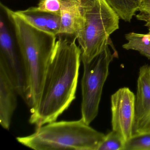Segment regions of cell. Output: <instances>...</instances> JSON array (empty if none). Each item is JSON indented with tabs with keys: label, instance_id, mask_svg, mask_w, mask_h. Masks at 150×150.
I'll return each mask as SVG.
<instances>
[{
	"label": "cell",
	"instance_id": "12",
	"mask_svg": "<svg viewBox=\"0 0 150 150\" xmlns=\"http://www.w3.org/2000/svg\"><path fill=\"white\" fill-rule=\"evenodd\" d=\"M125 38L127 42L122 45L123 49L137 51L150 59V35L130 32Z\"/></svg>",
	"mask_w": 150,
	"mask_h": 150
},
{
	"label": "cell",
	"instance_id": "1",
	"mask_svg": "<svg viewBox=\"0 0 150 150\" xmlns=\"http://www.w3.org/2000/svg\"><path fill=\"white\" fill-rule=\"evenodd\" d=\"M76 38L59 35L36 107L29 122L37 127L55 122L75 99L81 52Z\"/></svg>",
	"mask_w": 150,
	"mask_h": 150
},
{
	"label": "cell",
	"instance_id": "15",
	"mask_svg": "<svg viewBox=\"0 0 150 150\" xmlns=\"http://www.w3.org/2000/svg\"><path fill=\"white\" fill-rule=\"evenodd\" d=\"M125 141L115 131L105 135L98 150H123Z\"/></svg>",
	"mask_w": 150,
	"mask_h": 150
},
{
	"label": "cell",
	"instance_id": "16",
	"mask_svg": "<svg viewBox=\"0 0 150 150\" xmlns=\"http://www.w3.org/2000/svg\"><path fill=\"white\" fill-rule=\"evenodd\" d=\"M33 8L41 13L60 16L59 0H40L37 6Z\"/></svg>",
	"mask_w": 150,
	"mask_h": 150
},
{
	"label": "cell",
	"instance_id": "9",
	"mask_svg": "<svg viewBox=\"0 0 150 150\" xmlns=\"http://www.w3.org/2000/svg\"><path fill=\"white\" fill-rule=\"evenodd\" d=\"M16 88L5 67L0 64V124L8 130L17 106Z\"/></svg>",
	"mask_w": 150,
	"mask_h": 150
},
{
	"label": "cell",
	"instance_id": "8",
	"mask_svg": "<svg viewBox=\"0 0 150 150\" xmlns=\"http://www.w3.org/2000/svg\"><path fill=\"white\" fill-rule=\"evenodd\" d=\"M150 132V65L139 68L135 103L133 135Z\"/></svg>",
	"mask_w": 150,
	"mask_h": 150
},
{
	"label": "cell",
	"instance_id": "17",
	"mask_svg": "<svg viewBox=\"0 0 150 150\" xmlns=\"http://www.w3.org/2000/svg\"><path fill=\"white\" fill-rule=\"evenodd\" d=\"M136 15L139 21L145 23L144 26L148 29V34L150 35V0H141L138 11Z\"/></svg>",
	"mask_w": 150,
	"mask_h": 150
},
{
	"label": "cell",
	"instance_id": "3",
	"mask_svg": "<svg viewBox=\"0 0 150 150\" xmlns=\"http://www.w3.org/2000/svg\"><path fill=\"white\" fill-rule=\"evenodd\" d=\"M105 134L83 119L52 122L37 127L29 136L16 138L22 144L36 150H98Z\"/></svg>",
	"mask_w": 150,
	"mask_h": 150
},
{
	"label": "cell",
	"instance_id": "5",
	"mask_svg": "<svg viewBox=\"0 0 150 150\" xmlns=\"http://www.w3.org/2000/svg\"><path fill=\"white\" fill-rule=\"evenodd\" d=\"M118 54L111 39L106 49L89 62H82L83 74L81 80V118L89 125L96 117L103 88L109 74V68Z\"/></svg>",
	"mask_w": 150,
	"mask_h": 150
},
{
	"label": "cell",
	"instance_id": "18",
	"mask_svg": "<svg viewBox=\"0 0 150 150\" xmlns=\"http://www.w3.org/2000/svg\"><path fill=\"white\" fill-rule=\"evenodd\" d=\"M61 27V17L57 15L47 14L46 24V31L48 33L58 35Z\"/></svg>",
	"mask_w": 150,
	"mask_h": 150
},
{
	"label": "cell",
	"instance_id": "6",
	"mask_svg": "<svg viewBox=\"0 0 150 150\" xmlns=\"http://www.w3.org/2000/svg\"><path fill=\"white\" fill-rule=\"evenodd\" d=\"M0 64L6 68L18 94L23 100L26 96L25 71L21 54L5 20H0Z\"/></svg>",
	"mask_w": 150,
	"mask_h": 150
},
{
	"label": "cell",
	"instance_id": "2",
	"mask_svg": "<svg viewBox=\"0 0 150 150\" xmlns=\"http://www.w3.org/2000/svg\"><path fill=\"white\" fill-rule=\"evenodd\" d=\"M13 29L16 42L25 71L24 101L33 110L38 105L48 65L57 41V36L27 23L3 4H1Z\"/></svg>",
	"mask_w": 150,
	"mask_h": 150
},
{
	"label": "cell",
	"instance_id": "14",
	"mask_svg": "<svg viewBox=\"0 0 150 150\" xmlns=\"http://www.w3.org/2000/svg\"><path fill=\"white\" fill-rule=\"evenodd\" d=\"M123 150H150V132L132 135L125 141Z\"/></svg>",
	"mask_w": 150,
	"mask_h": 150
},
{
	"label": "cell",
	"instance_id": "4",
	"mask_svg": "<svg viewBox=\"0 0 150 150\" xmlns=\"http://www.w3.org/2000/svg\"><path fill=\"white\" fill-rule=\"evenodd\" d=\"M81 19L76 36L82 62H89L104 50L110 36L119 28L120 17L106 0H79Z\"/></svg>",
	"mask_w": 150,
	"mask_h": 150
},
{
	"label": "cell",
	"instance_id": "11",
	"mask_svg": "<svg viewBox=\"0 0 150 150\" xmlns=\"http://www.w3.org/2000/svg\"><path fill=\"white\" fill-rule=\"evenodd\" d=\"M120 19L130 22L138 11L141 0H106Z\"/></svg>",
	"mask_w": 150,
	"mask_h": 150
},
{
	"label": "cell",
	"instance_id": "10",
	"mask_svg": "<svg viewBox=\"0 0 150 150\" xmlns=\"http://www.w3.org/2000/svg\"><path fill=\"white\" fill-rule=\"evenodd\" d=\"M59 1L61 27L58 35L76 38L81 19L79 0H59Z\"/></svg>",
	"mask_w": 150,
	"mask_h": 150
},
{
	"label": "cell",
	"instance_id": "7",
	"mask_svg": "<svg viewBox=\"0 0 150 150\" xmlns=\"http://www.w3.org/2000/svg\"><path fill=\"white\" fill-rule=\"evenodd\" d=\"M136 96L128 87L119 88L111 96L112 130L125 141L133 135Z\"/></svg>",
	"mask_w": 150,
	"mask_h": 150
},
{
	"label": "cell",
	"instance_id": "13",
	"mask_svg": "<svg viewBox=\"0 0 150 150\" xmlns=\"http://www.w3.org/2000/svg\"><path fill=\"white\" fill-rule=\"evenodd\" d=\"M15 13L30 25L47 32L46 24L48 14L36 11L33 7L26 10L15 11Z\"/></svg>",
	"mask_w": 150,
	"mask_h": 150
}]
</instances>
